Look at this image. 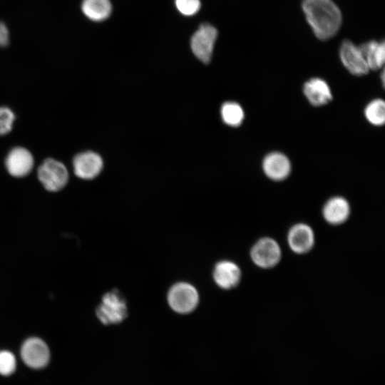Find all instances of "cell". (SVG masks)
<instances>
[{
	"label": "cell",
	"mask_w": 385,
	"mask_h": 385,
	"mask_svg": "<svg viewBox=\"0 0 385 385\" xmlns=\"http://www.w3.org/2000/svg\"><path fill=\"white\" fill-rule=\"evenodd\" d=\"M10 34L6 24L0 21V48H5L9 45Z\"/></svg>",
	"instance_id": "603a6c76"
},
{
	"label": "cell",
	"mask_w": 385,
	"mask_h": 385,
	"mask_svg": "<svg viewBox=\"0 0 385 385\" xmlns=\"http://www.w3.org/2000/svg\"><path fill=\"white\" fill-rule=\"evenodd\" d=\"M24 363L31 369H41L50 361V350L46 342L36 337L26 339L20 350Z\"/></svg>",
	"instance_id": "277c9868"
},
{
	"label": "cell",
	"mask_w": 385,
	"mask_h": 385,
	"mask_svg": "<svg viewBox=\"0 0 385 385\" xmlns=\"http://www.w3.org/2000/svg\"><path fill=\"white\" fill-rule=\"evenodd\" d=\"M34 159L31 153L23 147L13 148L5 159V166L8 173L15 178L28 175L33 169Z\"/></svg>",
	"instance_id": "9c48e42d"
},
{
	"label": "cell",
	"mask_w": 385,
	"mask_h": 385,
	"mask_svg": "<svg viewBox=\"0 0 385 385\" xmlns=\"http://www.w3.org/2000/svg\"><path fill=\"white\" fill-rule=\"evenodd\" d=\"M217 36V29L210 24H202L191 38L190 46L195 56L205 63L210 62Z\"/></svg>",
	"instance_id": "5b68a950"
},
{
	"label": "cell",
	"mask_w": 385,
	"mask_h": 385,
	"mask_svg": "<svg viewBox=\"0 0 385 385\" xmlns=\"http://www.w3.org/2000/svg\"><path fill=\"white\" fill-rule=\"evenodd\" d=\"M83 14L93 21H102L111 15L112 6L110 0H83Z\"/></svg>",
	"instance_id": "e0dca14e"
},
{
	"label": "cell",
	"mask_w": 385,
	"mask_h": 385,
	"mask_svg": "<svg viewBox=\"0 0 385 385\" xmlns=\"http://www.w3.org/2000/svg\"><path fill=\"white\" fill-rule=\"evenodd\" d=\"M384 71H383L382 73H381V81H382V85L383 86H384Z\"/></svg>",
	"instance_id": "cb8c5ba5"
},
{
	"label": "cell",
	"mask_w": 385,
	"mask_h": 385,
	"mask_svg": "<svg viewBox=\"0 0 385 385\" xmlns=\"http://www.w3.org/2000/svg\"><path fill=\"white\" fill-rule=\"evenodd\" d=\"M369 70L380 69L385 61V45L384 41L371 40L366 41L359 46Z\"/></svg>",
	"instance_id": "2e32d148"
},
{
	"label": "cell",
	"mask_w": 385,
	"mask_h": 385,
	"mask_svg": "<svg viewBox=\"0 0 385 385\" xmlns=\"http://www.w3.org/2000/svg\"><path fill=\"white\" fill-rule=\"evenodd\" d=\"M288 244L291 250L297 254L309 252L314 243L312 229L304 223H298L292 226L288 232Z\"/></svg>",
	"instance_id": "8fae6325"
},
{
	"label": "cell",
	"mask_w": 385,
	"mask_h": 385,
	"mask_svg": "<svg viewBox=\"0 0 385 385\" xmlns=\"http://www.w3.org/2000/svg\"><path fill=\"white\" fill-rule=\"evenodd\" d=\"M303 92L309 102L314 106H322L332 100V94L328 83L322 78H312L303 86Z\"/></svg>",
	"instance_id": "4fadbf2b"
},
{
	"label": "cell",
	"mask_w": 385,
	"mask_h": 385,
	"mask_svg": "<svg viewBox=\"0 0 385 385\" xmlns=\"http://www.w3.org/2000/svg\"><path fill=\"white\" fill-rule=\"evenodd\" d=\"M339 53L342 64L350 73L361 76L369 71L359 46L351 41L344 39L341 43Z\"/></svg>",
	"instance_id": "52a82bcc"
},
{
	"label": "cell",
	"mask_w": 385,
	"mask_h": 385,
	"mask_svg": "<svg viewBox=\"0 0 385 385\" xmlns=\"http://www.w3.org/2000/svg\"><path fill=\"white\" fill-rule=\"evenodd\" d=\"M325 220L332 225L344 222L349 216L350 207L347 200L342 197H333L327 200L323 207Z\"/></svg>",
	"instance_id": "9a60e30c"
},
{
	"label": "cell",
	"mask_w": 385,
	"mask_h": 385,
	"mask_svg": "<svg viewBox=\"0 0 385 385\" xmlns=\"http://www.w3.org/2000/svg\"><path fill=\"white\" fill-rule=\"evenodd\" d=\"M15 120L14 112L8 107L0 106V135L9 133Z\"/></svg>",
	"instance_id": "44dd1931"
},
{
	"label": "cell",
	"mask_w": 385,
	"mask_h": 385,
	"mask_svg": "<svg viewBox=\"0 0 385 385\" xmlns=\"http://www.w3.org/2000/svg\"><path fill=\"white\" fill-rule=\"evenodd\" d=\"M170 306L177 312L188 313L196 307L198 294L196 289L187 283L174 285L168 294Z\"/></svg>",
	"instance_id": "ba28073f"
},
{
	"label": "cell",
	"mask_w": 385,
	"mask_h": 385,
	"mask_svg": "<svg viewBox=\"0 0 385 385\" xmlns=\"http://www.w3.org/2000/svg\"><path fill=\"white\" fill-rule=\"evenodd\" d=\"M262 168L269 178L280 181L289 175L291 163L284 154L279 152H272L267 154L264 158Z\"/></svg>",
	"instance_id": "7c38bea8"
},
{
	"label": "cell",
	"mask_w": 385,
	"mask_h": 385,
	"mask_svg": "<svg viewBox=\"0 0 385 385\" xmlns=\"http://www.w3.org/2000/svg\"><path fill=\"white\" fill-rule=\"evenodd\" d=\"M74 174L83 180L93 179L103 168L101 157L93 151H85L76 155L73 159Z\"/></svg>",
	"instance_id": "30bf717a"
},
{
	"label": "cell",
	"mask_w": 385,
	"mask_h": 385,
	"mask_svg": "<svg viewBox=\"0 0 385 385\" xmlns=\"http://www.w3.org/2000/svg\"><path fill=\"white\" fill-rule=\"evenodd\" d=\"M175 5L183 15L192 16L198 11L200 2V0H175Z\"/></svg>",
	"instance_id": "7402d4cb"
},
{
	"label": "cell",
	"mask_w": 385,
	"mask_h": 385,
	"mask_svg": "<svg viewBox=\"0 0 385 385\" xmlns=\"http://www.w3.org/2000/svg\"><path fill=\"white\" fill-rule=\"evenodd\" d=\"M250 256L257 266L268 269L274 267L279 262L282 253L278 243L274 240L263 237L252 246Z\"/></svg>",
	"instance_id": "8992f818"
},
{
	"label": "cell",
	"mask_w": 385,
	"mask_h": 385,
	"mask_svg": "<svg viewBox=\"0 0 385 385\" xmlns=\"http://www.w3.org/2000/svg\"><path fill=\"white\" fill-rule=\"evenodd\" d=\"M223 121L228 125L237 127L241 125L244 119V111L237 103L226 102L221 108Z\"/></svg>",
	"instance_id": "ac0fdd59"
},
{
	"label": "cell",
	"mask_w": 385,
	"mask_h": 385,
	"mask_svg": "<svg viewBox=\"0 0 385 385\" xmlns=\"http://www.w3.org/2000/svg\"><path fill=\"white\" fill-rule=\"evenodd\" d=\"M302 9L308 24L318 39L329 40L339 31L342 15L332 0H302Z\"/></svg>",
	"instance_id": "6da1fadb"
},
{
	"label": "cell",
	"mask_w": 385,
	"mask_h": 385,
	"mask_svg": "<svg viewBox=\"0 0 385 385\" xmlns=\"http://www.w3.org/2000/svg\"><path fill=\"white\" fill-rule=\"evenodd\" d=\"M126 303L116 290L106 293L96 309L98 319L106 325L122 322L127 316Z\"/></svg>",
	"instance_id": "3957f363"
},
{
	"label": "cell",
	"mask_w": 385,
	"mask_h": 385,
	"mask_svg": "<svg viewBox=\"0 0 385 385\" xmlns=\"http://www.w3.org/2000/svg\"><path fill=\"white\" fill-rule=\"evenodd\" d=\"M214 279L222 289H229L236 287L241 279L239 267L230 261L218 262L214 270Z\"/></svg>",
	"instance_id": "5bb4252c"
},
{
	"label": "cell",
	"mask_w": 385,
	"mask_h": 385,
	"mask_svg": "<svg viewBox=\"0 0 385 385\" xmlns=\"http://www.w3.org/2000/svg\"><path fill=\"white\" fill-rule=\"evenodd\" d=\"M364 115L366 120L376 126L383 125L385 123V103L382 99L376 98L369 102L365 108Z\"/></svg>",
	"instance_id": "d6986e66"
},
{
	"label": "cell",
	"mask_w": 385,
	"mask_h": 385,
	"mask_svg": "<svg viewBox=\"0 0 385 385\" xmlns=\"http://www.w3.org/2000/svg\"><path fill=\"white\" fill-rule=\"evenodd\" d=\"M16 369V359L14 354L8 350L0 351V375L9 376Z\"/></svg>",
	"instance_id": "ffe728a7"
},
{
	"label": "cell",
	"mask_w": 385,
	"mask_h": 385,
	"mask_svg": "<svg viewBox=\"0 0 385 385\" xmlns=\"http://www.w3.org/2000/svg\"><path fill=\"white\" fill-rule=\"evenodd\" d=\"M38 178L46 190L57 192L68 183V172L63 163L53 159H46L38 168Z\"/></svg>",
	"instance_id": "7a4b0ae2"
}]
</instances>
